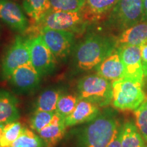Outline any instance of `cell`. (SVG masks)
I'll use <instances>...</instances> for the list:
<instances>
[{"instance_id": "3", "label": "cell", "mask_w": 147, "mask_h": 147, "mask_svg": "<svg viewBox=\"0 0 147 147\" xmlns=\"http://www.w3.org/2000/svg\"><path fill=\"white\" fill-rule=\"evenodd\" d=\"M118 127L113 115L97 117L80 132L78 147H107Z\"/></svg>"}, {"instance_id": "26", "label": "cell", "mask_w": 147, "mask_h": 147, "mask_svg": "<svg viewBox=\"0 0 147 147\" xmlns=\"http://www.w3.org/2000/svg\"><path fill=\"white\" fill-rule=\"evenodd\" d=\"M134 115L136 127L147 143V98L138 108L134 110Z\"/></svg>"}, {"instance_id": "18", "label": "cell", "mask_w": 147, "mask_h": 147, "mask_svg": "<svg viewBox=\"0 0 147 147\" xmlns=\"http://www.w3.org/2000/svg\"><path fill=\"white\" fill-rule=\"evenodd\" d=\"M19 117L16 97L8 91L0 90V123L18 121Z\"/></svg>"}, {"instance_id": "4", "label": "cell", "mask_w": 147, "mask_h": 147, "mask_svg": "<svg viewBox=\"0 0 147 147\" xmlns=\"http://www.w3.org/2000/svg\"><path fill=\"white\" fill-rule=\"evenodd\" d=\"M80 98L89 101L99 107H105L113 101L112 82L97 74L84 76L78 83Z\"/></svg>"}, {"instance_id": "25", "label": "cell", "mask_w": 147, "mask_h": 147, "mask_svg": "<svg viewBox=\"0 0 147 147\" xmlns=\"http://www.w3.org/2000/svg\"><path fill=\"white\" fill-rule=\"evenodd\" d=\"M55 113L42 110H35L30 120V125L32 129L37 132L45 128L52 121Z\"/></svg>"}, {"instance_id": "15", "label": "cell", "mask_w": 147, "mask_h": 147, "mask_svg": "<svg viewBox=\"0 0 147 147\" xmlns=\"http://www.w3.org/2000/svg\"><path fill=\"white\" fill-rule=\"evenodd\" d=\"M97 74L110 81L123 78L124 66L118 51H114L96 67Z\"/></svg>"}, {"instance_id": "31", "label": "cell", "mask_w": 147, "mask_h": 147, "mask_svg": "<svg viewBox=\"0 0 147 147\" xmlns=\"http://www.w3.org/2000/svg\"><path fill=\"white\" fill-rule=\"evenodd\" d=\"M3 126H4V124H3V123H0V138H1V132H2V129H3Z\"/></svg>"}, {"instance_id": "9", "label": "cell", "mask_w": 147, "mask_h": 147, "mask_svg": "<svg viewBox=\"0 0 147 147\" xmlns=\"http://www.w3.org/2000/svg\"><path fill=\"white\" fill-rule=\"evenodd\" d=\"M117 49L124 66V77L143 84L144 75L141 61L140 46L125 45Z\"/></svg>"}, {"instance_id": "20", "label": "cell", "mask_w": 147, "mask_h": 147, "mask_svg": "<svg viewBox=\"0 0 147 147\" xmlns=\"http://www.w3.org/2000/svg\"><path fill=\"white\" fill-rule=\"evenodd\" d=\"M23 5L33 23L39 21L51 8L50 0H23Z\"/></svg>"}, {"instance_id": "1", "label": "cell", "mask_w": 147, "mask_h": 147, "mask_svg": "<svg viewBox=\"0 0 147 147\" xmlns=\"http://www.w3.org/2000/svg\"><path fill=\"white\" fill-rule=\"evenodd\" d=\"M116 42L99 35H92L80 42L75 53L77 67L82 70H90L115 51Z\"/></svg>"}, {"instance_id": "11", "label": "cell", "mask_w": 147, "mask_h": 147, "mask_svg": "<svg viewBox=\"0 0 147 147\" xmlns=\"http://www.w3.org/2000/svg\"><path fill=\"white\" fill-rule=\"evenodd\" d=\"M0 20L11 29L22 34L29 26L21 7L12 0H0Z\"/></svg>"}, {"instance_id": "21", "label": "cell", "mask_w": 147, "mask_h": 147, "mask_svg": "<svg viewBox=\"0 0 147 147\" xmlns=\"http://www.w3.org/2000/svg\"><path fill=\"white\" fill-rule=\"evenodd\" d=\"M61 95V92L58 90L49 89L44 91L37 100L36 110L55 113Z\"/></svg>"}, {"instance_id": "16", "label": "cell", "mask_w": 147, "mask_h": 147, "mask_svg": "<svg viewBox=\"0 0 147 147\" xmlns=\"http://www.w3.org/2000/svg\"><path fill=\"white\" fill-rule=\"evenodd\" d=\"M66 128L65 119L55 113L52 121L38 134L45 142V147H55L63 138Z\"/></svg>"}, {"instance_id": "30", "label": "cell", "mask_w": 147, "mask_h": 147, "mask_svg": "<svg viewBox=\"0 0 147 147\" xmlns=\"http://www.w3.org/2000/svg\"><path fill=\"white\" fill-rule=\"evenodd\" d=\"M143 10H144V18L147 21V0H143Z\"/></svg>"}, {"instance_id": "13", "label": "cell", "mask_w": 147, "mask_h": 147, "mask_svg": "<svg viewBox=\"0 0 147 147\" xmlns=\"http://www.w3.org/2000/svg\"><path fill=\"white\" fill-rule=\"evenodd\" d=\"M100 113V107L84 99L79 98L76 108L65 118V125L71 127L93 121Z\"/></svg>"}, {"instance_id": "8", "label": "cell", "mask_w": 147, "mask_h": 147, "mask_svg": "<svg viewBox=\"0 0 147 147\" xmlns=\"http://www.w3.org/2000/svg\"><path fill=\"white\" fill-rule=\"evenodd\" d=\"M38 36L42 37L57 61L64 59L70 54L74 41L73 32L43 29Z\"/></svg>"}, {"instance_id": "24", "label": "cell", "mask_w": 147, "mask_h": 147, "mask_svg": "<svg viewBox=\"0 0 147 147\" xmlns=\"http://www.w3.org/2000/svg\"><path fill=\"white\" fill-rule=\"evenodd\" d=\"M78 99L74 95H61L59 99L55 113L65 119L74 111Z\"/></svg>"}, {"instance_id": "19", "label": "cell", "mask_w": 147, "mask_h": 147, "mask_svg": "<svg viewBox=\"0 0 147 147\" xmlns=\"http://www.w3.org/2000/svg\"><path fill=\"white\" fill-rule=\"evenodd\" d=\"M121 129V147H147L138 129L132 123H127Z\"/></svg>"}, {"instance_id": "22", "label": "cell", "mask_w": 147, "mask_h": 147, "mask_svg": "<svg viewBox=\"0 0 147 147\" xmlns=\"http://www.w3.org/2000/svg\"><path fill=\"white\" fill-rule=\"evenodd\" d=\"M23 127L17 121L4 124L0 138V147H10L19 136Z\"/></svg>"}, {"instance_id": "23", "label": "cell", "mask_w": 147, "mask_h": 147, "mask_svg": "<svg viewBox=\"0 0 147 147\" xmlns=\"http://www.w3.org/2000/svg\"><path fill=\"white\" fill-rule=\"evenodd\" d=\"M10 147H45V144L40 136L23 127L19 136Z\"/></svg>"}, {"instance_id": "27", "label": "cell", "mask_w": 147, "mask_h": 147, "mask_svg": "<svg viewBox=\"0 0 147 147\" xmlns=\"http://www.w3.org/2000/svg\"><path fill=\"white\" fill-rule=\"evenodd\" d=\"M51 9L67 12H80L86 0H50Z\"/></svg>"}, {"instance_id": "29", "label": "cell", "mask_w": 147, "mask_h": 147, "mask_svg": "<svg viewBox=\"0 0 147 147\" xmlns=\"http://www.w3.org/2000/svg\"><path fill=\"white\" fill-rule=\"evenodd\" d=\"M121 133L122 129L119 126L107 147H121Z\"/></svg>"}, {"instance_id": "14", "label": "cell", "mask_w": 147, "mask_h": 147, "mask_svg": "<svg viewBox=\"0 0 147 147\" xmlns=\"http://www.w3.org/2000/svg\"><path fill=\"white\" fill-rule=\"evenodd\" d=\"M119 0H86L80 12L85 23L102 19L115 8Z\"/></svg>"}, {"instance_id": "10", "label": "cell", "mask_w": 147, "mask_h": 147, "mask_svg": "<svg viewBox=\"0 0 147 147\" xmlns=\"http://www.w3.org/2000/svg\"><path fill=\"white\" fill-rule=\"evenodd\" d=\"M115 11L116 19L123 28L144 21L143 0H119Z\"/></svg>"}, {"instance_id": "28", "label": "cell", "mask_w": 147, "mask_h": 147, "mask_svg": "<svg viewBox=\"0 0 147 147\" xmlns=\"http://www.w3.org/2000/svg\"><path fill=\"white\" fill-rule=\"evenodd\" d=\"M141 61L144 77H147V40L140 45Z\"/></svg>"}, {"instance_id": "17", "label": "cell", "mask_w": 147, "mask_h": 147, "mask_svg": "<svg viewBox=\"0 0 147 147\" xmlns=\"http://www.w3.org/2000/svg\"><path fill=\"white\" fill-rule=\"evenodd\" d=\"M147 40V21L139 22L127 28L116 40V48L121 46H140Z\"/></svg>"}, {"instance_id": "2", "label": "cell", "mask_w": 147, "mask_h": 147, "mask_svg": "<svg viewBox=\"0 0 147 147\" xmlns=\"http://www.w3.org/2000/svg\"><path fill=\"white\" fill-rule=\"evenodd\" d=\"M84 23L80 12H67L51 8L39 21L29 26L24 34L32 38L38 36L43 29L68 31L74 33L80 30Z\"/></svg>"}, {"instance_id": "7", "label": "cell", "mask_w": 147, "mask_h": 147, "mask_svg": "<svg viewBox=\"0 0 147 147\" xmlns=\"http://www.w3.org/2000/svg\"><path fill=\"white\" fill-rule=\"evenodd\" d=\"M30 62L40 76L52 73L56 67L57 60L40 36L29 38Z\"/></svg>"}, {"instance_id": "6", "label": "cell", "mask_w": 147, "mask_h": 147, "mask_svg": "<svg viewBox=\"0 0 147 147\" xmlns=\"http://www.w3.org/2000/svg\"><path fill=\"white\" fill-rule=\"evenodd\" d=\"M29 62V38L25 39L21 36H16L1 61L0 76L3 80L9 79L16 69Z\"/></svg>"}, {"instance_id": "5", "label": "cell", "mask_w": 147, "mask_h": 147, "mask_svg": "<svg viewBox=\"0 0 147 147\" xmlns=\"http://www.w3.org/2000/svg\"><path fill=\"white\" fill-rule=\"evenodd\" d=\"M113 106L119 110H134L146 98L142 84L127 78H121L112 82Z\"/></svg>"}, {"instance_id": "12", "label": "cell", "mask_w": 147, "mask_h": 147, "mask_svg": "<svg viewBox=\"0 0 147 147\" xmlns=\"http://www.w3.org/2000/svg\"><path fill=\"white\" fill-rule=\"evenodd\" d=\"M41 76L29 62L18 67L10 78V83L18 91L27 93L36 89L39 85Z\"/></svg>"}]
</instances>
